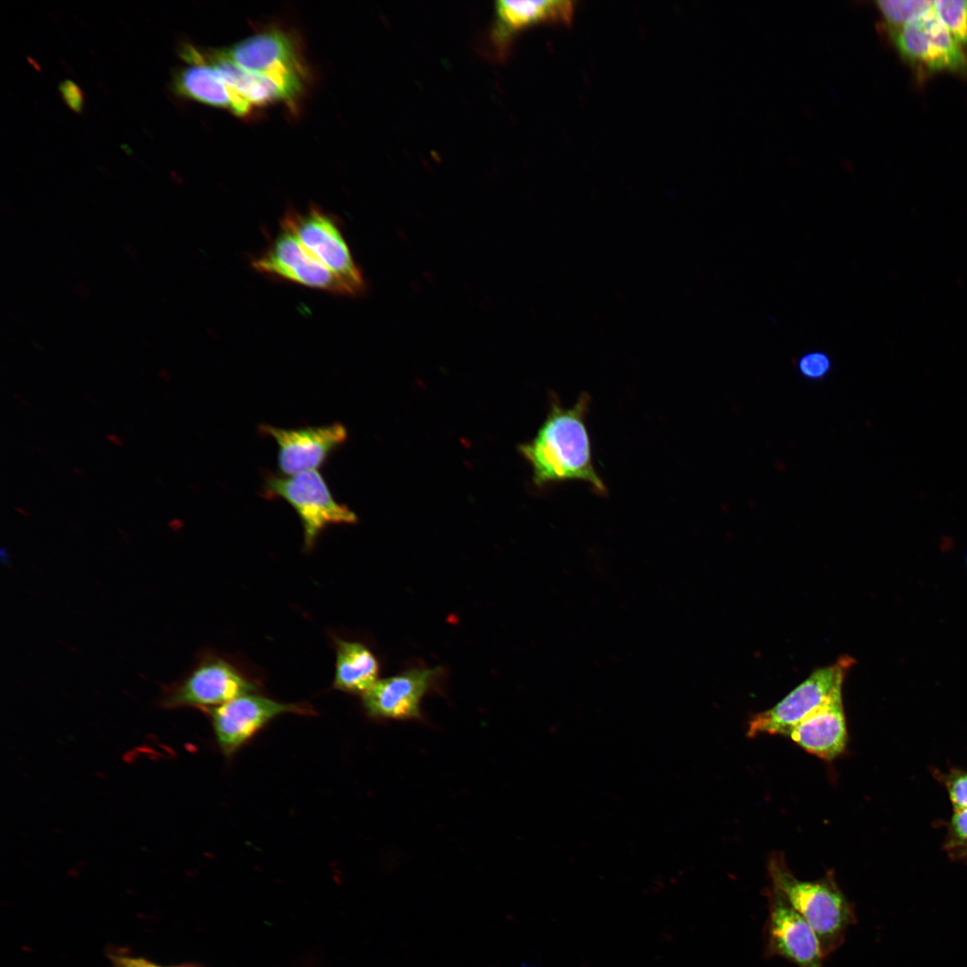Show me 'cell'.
<instances>
[{"label":"cell","instance_id":"15","mask_svg":"<svg viewBox=\"0 0 967 967\" xmlns=\"http://www.w3.org/2000/svg\"><path fill=\"white\" fill-rule=\"evenodd\" d=\"M807 752L825 760L840 756L847 744L842 694L831 698L786 734Z\"/></svg>","mask_w":967,"mask_h":967},{"label":"cell","instance_id":"22","mask_svg":"<svg viewBox=\"0 0 967 967\" xmlns=\"http://www.w3.org/2000/svg\"><path fill=\"white\" fill-rule=\"evenodd\" d=\"M830 360L822 352H812L803 355L799 362L800 372L810 379L824 377L830 369Z\"/></svg>","mask_w":967,"mask_h":967},{"label":"cell","instance_id":"18","mask_svg":"<svg viewBox=\"0 0 967 967\" xmlns=\"http://www.w3.org/2000/svg\"><path fill=\"white\" fill-rule=\"evenodd\" d=\"M496 13L501 29L518 30L543 21L570 22L574 4L565 0L498 1Z\"/></svg>","mask_w":967,"mask_h":967},{"label":"cell","instance_id":"12","mask_svg":"<svg viewBox=\"0 0 967 967\" xmlns=\"http://www.w3.org/2000/svg\"><path fill=\"white\" fill-rule=\"evenodd\" d=\"M252 267L259 272L305 287L350 295L341 280L282 226L266 251L252 261Z\"/></svg>","mask_w":967,"mask_h":967},{"label":"cell","instance_id":"3","mask_svg":"<svg viewBox=\"0 0 967 967\" xmlns=\"http://www.w3.org/2000/svg\"><path fill=\"white\" fill-rule=\"evenodd\" d=\"M260 675L244 662L214 651H201L193 666L178 680L162 688L159 706L207 710L235 697L258 693Z\"/></svg>","mask_w":967,"mask_h":967},{"label":"cell","instance_id":"17","mask_svg":"<svg viewBox=\"0 0 967 967\" xmlns=\"http://www.w3.org/2000/svg\"><path fill=\"white\" fill-rule=\"evenodd\" d=\"M200 56L251 106H263L280 100L292 101L287 91L274 79L241 68L231 61L223 50L213 51L207 56L200 52Z\"/></svg>","mask_w":967,"mask_h":967},{"label":"cell","instance_id":"26","mask_svg":"<svg viewBox=\"0 0 967 967\" xmlns=\"http://www.w3.org/2000/svg\"><path fill=\"white\" fill-rule=\"evenodd\" d=\"M107 439L117 446H122L124 444V441L116 434H108Z\"/></svg>","mask_w":967,"mask_h":967},{"label":"cell","instance_id":"16","mask_svg":"<svg viewBox=\"0 0 967 967\" xmlns=\"http://www.w3.org/2000/svg\"><path fill=\"white\" fill-rule=\"evenodd\" d=\"M336 661L333 688L345 693L364 695L379 680L380 663L374 653L360 641L334 637Z\"/></svg>","mask_w":967,"mask_h":967},{"label":"cell","instance_id":"7","mask_svg":"<svg viewBox=\"0 0 967 967\" xmlns=\"http://www.w3.org/2000/svg\"><path fill=\"white\" fill-rule=\"evenodd\" d=\"M204 711L209 715L218 747L227 757L279 715L313 714L308 705L283 703L258 693L243 695Z\"/></svg>","mask_w":967,"mask_h":967},{"label":"cell","instance_id":"19","mask_svg":"<svg viewBox=\"0 0 967 967\" xmlns=\"http://www.w3.org/2000/svg\"><path fill=\"white\" fill-rule=\"evenodd\" d=\"M876 4L890 36L934 6V2L924 0H879Z\"/></svg>","mask_w":967,"mask_h":967},{"label":"cell","instance_id":"9","mask_svg":"<svg viewBox=\"0 0 967 967\" xmlns=\"http://www.w3.org/2000/svg\"><path fill=\"white\" fill-rule=\"evenodd\" d=\"M910 64L922 73L967 72V56L931 9L891 36Z\"/></svg>","mask_w":967,"mask_h":967},{"label":"cell","instance_id":"8","mask_svg":"<svg viewBox=\"0 0 967 967\" xmlns=\"http://www.w3.org/2000/svg\"><path fill=\"white\" fill-rule=\"evenodd\" d=\"M768 916L765 924V954L781 957L797 967H824L826 957L809 922L772 886L765 889Z\"/></svg>","mask_w":967,"mask_h":967},{"label":"cell","instance_id":"13","mask_svg":"<svg viewBox=\"0 0 967 967\" xmlns=\"http://www.w3.org/2000/svg\"><path fill=\"white\" fill-rule=\"evenodd\" d=\"M441 675V667L420 666L379 679L362 696L364 708L372 718H421L422 699L435 687Z\"/></svg>","mask_w":967,"mask_h":967},{"label":"cell","instance_id":"10","mask_svg":"<svg viewBox=\"0 0 967 967\" xmlns=\"http://www.w3.org/2000/svg\"><path fill=\"white\" fill-rule=\"evenodd\" d=\"M223 52L241 68L274 79L292 101L301 92L304 72L294 42L285 32L267 30Z\"/></svg>","mask_w":967,"mask_h":967},{"label":"cell","instance_id":"21","mask_svg":"<svg viewBox=\"0 0 967 967\" xmlns=\"http://www.w3.org/2000/svg\"><path fill=\"white\" fill-rule=\"evenodd\" d=\"M944 781L954 809L967 808V772L952 770Z\"/></svg>","mask_w":967,"mask_h":967},{"label":"cell","instance_id":"20","mask_svg":"<svg viewBox=\"0 0 967 967\" xmlns=\"http://www.w3.org/2000/svg\"><path fill=\"white\" fill-rule=\"evenodd\" d=\"M933 9L955 41L967 47V0L936 1Z\"/></svg>","mask_w":967,"mask_h":967},{"label":"cell","instance_id":"24","mask_svg":"<svg viewBox=\"0 0 967 967\" xmlns=\"http://www.w3.org/2000/svg\"><path fill=\"white\" fill-rule=\"evenodd\" d=\"M116 967H158L146 960L135 958H120Z\"/></svg>","mask_w":967,"mask_h":967},{"label":"cell","instance_id":"27","mask_svg":"<svg viewBox=\"0 0 967 967\" xmlns=\"http://www.w3.org/2000/svg\"><path fill=\"white\" fill-rule=\"evenodd\" d=\"M966 562H967V556H966Z\"/></svg>","mask_w":967,"mask_h":967},{"label":"cell","instance_id":"5","mask_svg":"<svg viewBox=\"0 0 967 967\" xmlns=\"http://www.w3.org/2000/svg\"><path fill=\"white\" fill-rule=\"evenodd\" d=\"M853 659L844 655L834 663L816 670L773 707L757 713L749 722L747 735H786L797 723L831 698L842 694V686Z\"/></svg>","mask_w":967,"mask_h":967},{"label":"cell","instance_id":"11","mask_svg":"<svg viewBox=\"0 0 967 967\" xmlns=\"http://www.w3.org/2000/svg\"><path fill=\"white\" fill-rule=\"evenodd\" d=\"M259 432L277 443L278 466L285 475L319 470L347 439V428L337 422L299 428L261 424Z\"/></svg>","mask_w":967,"mask_h":967},{"label":"cell","instance_id":"4","mask_svg":"<svg viewBox=\"0 0 967 967\" xmlns=\"http://www.w3.org/2000/svg\"><path fill=\"white\" fill-rule=\"evenodd\" d=\"M264 498L282 499L296 512L303 528L304 550L312 551L321 534L331 525H352L356 514L334 498L319 470L292 475L268 472L263 479Z\"/></svg>","mask_w":967,"mask_h":967},{"label":"cell","instance_id":"1","mask_svg":"<svg viewBox=\"0 0 967 967\" xmlns=\"http://www.w3.org/2000/svg\"><path fill=\"white\" fill-rule=\"evenodd\" d=\"M590 397L582 393L570 407L553 396L545 420L536 435L519 446L529 462L533 481L542 487L565 481H582L600 495L607 488L593 463L591 442L586 424Z\"/></svg>","mask_w":967,"mask_h":967},{"label":"cell","instance_id":"25","mask_svg":"<svg viewBox=\"0 0 967 967\" xmlns=\"http://www.w3.org/2000/svg\"><path fill=\"white\" fill-rule=\"evenodd\" d=\"M952 858L967 862V844L948 849Z\"/></svg>","mask_w":967,"mask_h":967},{"label":"cell","instance_id":"14","mask_svg":"<svg viewBox=\"0 0 967 967\" xmlns=\"http://www.w3.org/2000/svg\"><path fill=\"white\" fill-rule=\"evenodd\" d=\"M181 55L190 65L174 74L175 92L201 103L227 108L238 116L250 111L251 104L227 85L212 65L201 58L199 50L185 45Z\"/></svg>","mask_w":967,"mask_h":967},{"label":"cell","instance_id":"2","mask_svg":"<svg viewBox=\"0 0 967 967\" xmlns=\"http://www.w3.org/2000/svg\"><path fill=\"white\" fill-rule=\"evenodd\" d=\"M767 870L771 886L809 922L828 956L844 942L848 928L856 923L853 904L843 894L832 872L806 881L794 876L783 853H773Z\"/></svg>","mask_w":967,"mask_h":967},{"label":"cell","instance_id":"23","mask_svg":"<svg viewBox=\"0 0 967 967\" xmlns=\"http://www.w3.org/2000/svg\"><path fill=\"white\" fill-rule=\"evenodd\" d=\"M947 849L967 844V808L954 809L949 823Z\"/></svg>","mask_w":967,"mask_h":967},{"label":"cell","instance_id":"6","mask_svg":"<svg viewBox=\"0 0 967 967\" xmlns=\"http://www.w3.org/2000/svg\"><path fill=\"white\" fill-rule=\"evenodd\" d=\"M281 226L289 229L313 257L341 280L350 295L364 291L362 272L331 216L312 207L303 213H287Z\"/></svg>","mask_w":967,"mask_h":967}]
</instances>
